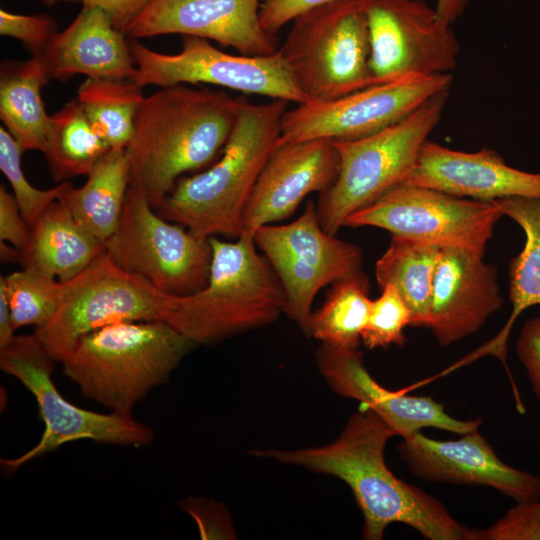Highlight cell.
Returning a JSON list of instances; mask_svg holds the SVG:
<instances>
[{
  "label": "cell",
  "instance_id": "5b68a950",
  "mask_svg": "<svg viewBox=\"0 0 540 540\" xmlns=\"http://www.w3.org/2000/svg\"><path fill=\"white\" fill-rule=\"evenodd\" d=\"M194 346L164 321L119 322L85 335L61 363L84 397L131 414Z\"/></svg>",
  "mask_w": 540,
  "mask_h": 540
},
{
  "label": "cell",
  "instance_id": "7a4b0ae2",
  "mask_svg": "<svg viewBox=\"0 0 540 540\" xmlns=\"http://www.w3.org/2000/svg\"><path fill=\"white\" fill-rule=\"evenodd\" d=\"M242 100L187 84L145 97L126 148L129 186L160 208L184 174L207 168L221 154Z\"/></svg>",
  "mask_w": 540,
  "mask_h": 540
},
{
  "label": "cell",
  "instance_id": "ab89813d",
  "mask_svg": "<svg viewBox=\"0 0 540 540\" xmlns=\"http://www.w3.org/2000/svg\"><path fill=\"white\" fill-rule=\"evenodd\" d=\"M14 332L7 294L0 285V349L13 341L16 336Z\"/></svg>",
  "mask_w": 540,
  "mask_h": 540
},
{
  "label": "cell",
  "instance_id": "cb8c5ba5",
  "mask_svg": "<svg viewBox=\"0 0 540 540\" xmlns=\"http://www.w3.org/2000/svg\"><path fill=\"white\" fill-rule=\"evenodd\" d=\"M48 81L41 55L1 64L0 119L23 152L44 148L50 115L41 89Z\"/></svg>",
  "mask_w": 540,
  "mask_h": 540
},
{
  "label": "cell",
  "instance_id": "4316f807",
  "mask_svg": "<svg viewBox=\"0 0 540 540\" xmlns=\"http://www.w3.org/2000/svg\"><path fill=\"white\" fill-rule=\"evenodd\" d=\"M441 247L392 236L388 248L375 264L380 288L393 286L411 312V326L430 322L432 286Z\"/></svg>",
  "mask_w": 540,
  "mask_h": 540
},
{
  "label": "cell",
  "instance_id": "603a6c76",
  "mask_svg": "<svg viewBox=\"0 0 540 540\" xmlns=\"http://www.w3.org/2000/svg\"><path fill=\"white\" fill-rule=\"evenodd\" d=\"M31 230L22 266L36 268L60 282L77 275L105 252V243L84 228L61 199L43 212Z\"/></svg>",
  "mask_w": 540,
  "mask_h": 540
},
{
  "label": "cell",
  "instance_id": "5bb4252c",
  "mask_svg": "<svg viewBox=\"0 0 540 540\" xmlns=\"http://www.w3.org/2000/svg\"><path fill=\"white\" fill-rule=\"evenodd\" d=\"M452 82L450 73L409 76L332 101L298 104L284 113L278 144L368 136L402 120L431 97L449 91Z\"/></svg>",
  "mask_w": 540,
  "mask_h": 540
},
{
  "label": "cell",
  "instance_id": "f1b7e54d",
  "mask_svg": "<svg viewBox=\"0 0 540 540\" xmlns=\"http://www.w3.org/2000/svg\"><path fill=\"white\" fill-rule=\"evenodd\" d=\"M142 87L131 80L87 78L77 101L110 149H126L132 139Z\"/></svg>",
  "mask_w": 540,
  "mask_h": 540
},
{
  "label": "cell",
  "instance_id": "836d02e7",
  "mask_svg": "<svg viewBox=\"0 0 540 540\" xmlns=\"http://www.w3.org/2000/svg\"><path fill=\"white\" fill-rule=\"evenodd\" d=\"M58 33L54 18L0 9V34L21 41L32 55L42 54Z\"/></svg>",
  "mask_w": 540,
  "mask_h": 540
},
{
  "label": "cell",
  "instance_id": "8d00e7d4",
  "mask_svg": "<svg viewBox=\"0 0 540 540\" xmlns=\"http://www.w3.org/2000/svg\"><path fill=\"white\" fill-rule=\"evenodd\" d=\"M516 352L540 404V316L524 323L517 339Z\"/></svg>",
  "mask_w": 540,
  "mask_h": 540
},
{
  "label": "cell",
  "instance_id": "8992f818",
  "mask_svg": "<svg viewBox=\"0 0 540 540\" xmlns=\"http://www.w3.org/2000/svg\"><path fill=\"white\" fill-rule=\"evenodd\" d=\"M447 96L448 91L431 97L402 120L368 136L332 140L339 170L316 206L327 233L336 235L351 214L407 181L421 147L440 121Z\"/></svg>",
  "mask_w": 540,
  "mask_h": 540
},
{
  "label": "cell",
  "instance_id": "83f0119b",
  "mask_svg": "<svg viewBox=\"0 0 540 540\" xmlns=\"http://www.w3.org/2000/svg\"><path fill=\"white\" fill-rule=\"evenodd\" d=\"M109 150L77 99L50 115L42 153L55 181L88 176Z\"/></svg>",
  "mask_w": 540,
  "mask_h": 540
},
{
  "label": "cell",
  "instance_id": "277c9868",
  "mask_svg": "<svg viewBox=\"0 0 540 540\" xmlns=\"http://www.w3.org/2000/svg\"><path fill=\"white\" fill-rule=\"evenodd\" d=\"M209 278L199 291L175 296L165 322L194 345L223 340L274 322L284 313L285 294L252 232L235 242L210 237Z\"/></svg>",
  "mask_w": 540,
  "mask_h": 540
},
{
  "label": "cell",
  "instance_id": "7c38bea8",
  "mask_svg": "<svg viewBox=\"0 0 540 540\" xmlns=\"http://www.w3.org/2000/svg\"><path fill=\"white\" fill-rule=\"evenodd\" d=\"M502 215L495 201H477L401 183L351 214L344 226L378 227L392 236L484 255Z\"/></svg>",
  "mask_w": 540,
  "mask_h": 540
},
{
  "label": "cell",
  "instance_id": "f546056e",
  "mask_svg": "<svg viewBox=\"0 0 540 540\" xmlns=\"http://www.w3.org/2000/svg\"><path fill=\"white\" fill-rule=\"evenodd\" d=\"M362 271L332 284L325 301L312 312L310 334L323 344L358 349L372 300Z\"/></svg>",
  "mask_w": 540,
  "mask_h": 540
},
{
  "label": "cell",
  "instance_id": "ee69618b",
  "mask_svg": "<svg viewBox=\"0 0 540 540\" xmlns=\"http://www.w3.org/2000/svg\"><path fill=\"white\" fill-rule=\"evenodd\" d=\"M41 3H43L44 5L46 6H53V5H56L58 3H62V2H77V1H81V0H39Z\"/></svg>",
  "mask_w": 540,
  "mask_h": 540
},
{
  "label": "cell",
  "instance_id": "d4e9b609",
  "mask_svg": "<svg viewBox=\"0 0 540 540\" xmlns=\"http://www.w3.org/2000/svg\"><path fill=\"white\" fill-rule=\"evenodd\" d=\"M495 202L503 215L522 228L525 243L509 265L512 304L509 320L497 337L474 353V357L492 354L505 362L507 339L516 318L527 308L540 305V198L510 197Z\"/></svg>",
  "mask_w": 540,
  "mask_h": 540
},
{
  "label": "cell",
  "instance_id": "484cf974",
  "mask_svg": "<svg viewBox=\"0 0 540 540\" xmlns=\"http://www.w3.org/2000/svg\"><path fill=\"white\" fill-rule=\"evenodd\" d=\"M129 188L126 149H110L79 188L70 186L60 198L75 219L103 241L119 223Z\"/></svg>",
  "mask_w": 540,
  "mask_h": 540
},
{
  "label": "cell",
  "instance_id": "b9f144b4",
  "mask_svg": "<svg viewBox=\"0 0 540 540\" xmlns=\"http://www.w3.org/2000/svg\"><path fill=\"white\" fill-rule=\"evenodd\" d=\"M0 257L2 263H23L22 253L14 246H9L7 242L0 241Z\"/></svg>",
  "mask_w": 540,
  "mask_h": 540
},
{
  "label": "cell",
  "instance_id": "44dd1931",
  "mask_svg": "<svg viewBox=\"0 0 540 540\" xmlns=\"http://www.w3.org/2000/svg\"><path fill=\"white\" fill-rule=\"evenodd\" d=\"M483 202L540 198V173L509 166L495 150H452L426 140L406 182Z\"/></svg>",
  "mask_w": 540,
  "mask_h": 540
},
{
  "label": "cell",
  "instance_id": "74e56055",
  "mask_svg": "<svg viewBox=\"0 0 540 540\" xmlns=\"http://www.w3.org/2000/svg\"><path fill=\"white\" fill-rule=\"evenodd\" d=\"M335 0H262L260 21L264 30L275 34L297 16Z\"/></svg>",
  "mask_w": 540,
  "mask_h": 540
},
{
  "label": "cell",
  "instance_id": "9a60e30c",
  "mask_svg": "<svg viewBox=\"0 0 540 540\" xmlns=\"http://www.w3.org/2000/svg\"><path fill=\"white\" fill-rule=\"evenodd\" d=\"M366 16L373 85L455 69L459 43L423 0H361Z\"/></svg>",
  "mask_w": 540,
  "mask_h": 540
},
{
  "label": "cell",
  "instance_id": "d6986e66",
  "mask_svg": "<svg viewBox=\"0 0 540 540\" xmlns=\"http://www.w3.org/2000/svg\"><path fill=\"white\" fill-rule=\"evenodd\" d=\"M317 364L335 393L371 408L402 438L426 427L463 435L477 431L481 425L480 419L452 417L432 397L410 396L384 388L367 371L358 349L322 344L317 351Z\"/></svg>",
  "mask_w": 540,
  "mask_h": 540
},
{
  "label": "cell",
  "instance_id": "2e32d148",
  "mask_svg": "<svg viewBox=\"0 0 540 540\" xmlns=\"http://www.w3.org/2000/svg\"><path fill=\"white\" fill-rule=\"evenodd\" d=\"M262 0H151L125 29L126 37L194 36L232 47L242 55L275 53L277 40L261 25Z\"/></svg>",
  "mask_w": 540,
  "mask_h": 540
},
{
  "label": "cell",
  "instance_id": "4dcf8cb0",
  "mask_svg": "<svg viewBox=\"0 0 540 540\" xmlns=\"http://www.w3.org/2000/svg\"><path fill=\"white\" fill-rule=\"evenodd\" d=\"M0 285L9 301L15 331L26 325L47 324L57 310L61 282L33 267L1 276Z\"/></svg>",
  "mask_w": 540,
  "mask_h": 540
},
{
  "label": "cell",
  "instance_id": "ac0fdd59",
  "mask_svg": "<svg viewBox=\"0 0 540 540\" xmlns=\"http://www.w3.org/2000/svg\"><path fill=\"white\" fill-rule=\"evenodd\" d=\"M338 170L339 156L332 140L277 144L246 206L244 231L254 233L263 225L288 218L306 196L328 189Z\"/></svg>",
  "mask_w": 540,
  "mask_h": 540
},
{
  "label": "cell",
  "instance_id": "7402d4cb",
  "mask_svg": "<svg viewBox=\"0 0 540 540\" xmlns=\"http://www.w3.org/2000/svg\"><path fill=\"white\" fill-rule=\"evenodd\" d=\"M125 38L102 10L82 7L40 54L49 80L66 81L82 74L91 79L133 81L137 69Z\"/></svg>",
  "mask_w": 540,
  "mask_h": 540
},
{
  "label": "cell",
  "instance_id": "9c48e42d",
  "mask_svg": "<svg viewBox=\"0 0 540 540\" xmlns=\"http://www.w3.org/2000/svg\"><path fill=\"white\" fill-rule=\"evenodd\" d=\"M54 362L35 333L15 336L9 345L0 349L1 369L31 392L45 426L32 449L14 459H1L5 469L15 471L32 459L78 440L134 447L148 445L153 440V430L135 420L132 414L116 411L102 414L69 402L52 380Z\"/></svg>",
  "mask_w": 540,
  "mask_h": 540
},
{
  "label": "cell",
  "instance_id": "4fadbf2b",
  "mask_svg": "<svg viewBox=\"0 0 540 540\" xmlns=\"http://www.w3.org/2000/svg\"><path fill=\"white\" fill-rule=\"evenodd\" d=\"M137 73L134 82L161 88L179 84H212L245 94L307 102L279 49L267 56L225 53L209 40L183 36L176 54L154 51L137 40L130 43Z\"/></svg>",
  "mask_w": 540,
  "mask_h": 540
},
{
  "label": "cell",
  "instance_id": "3957f363",
  "mask_svg": "<svg viewBox=\"0 0 540 540\" xmlns=\"http://www.w3.org/2000/svg\"><path fill=\"white\" fill-rule=\"evenodd\" d=\"M288 101L252 104L244 98L220 157L181 177L157 212L201 238L239 237L254 186L278 144Z\"/></svg>",
  "mask_w": 540,
  "mask_h": 540
},
{
  "label": "cell",
  "instance_id": "ba28073f",
  "mask_svg": "<svg viewBox=\"0 0 540 540\" xmlns=\"http://www.w3.org/2000/svg\"><path fill=\"white\" fill-rule=\"evenodd\" d=\"M173 297L122 269L104 252L77 275L61 282L56 312L34 333L47 353L62 362L81 338L107 325L165 322Z\"/></svg>",
  "mask_w": 540,
  "mask_h": 540
},
{
  "label": "cell",
  "instance_id": "d590c367",
  "mask_svg": "<svg viewBox=\"0 0 540 540\" xmlns=\"http://www.w3.org/2000/svg\"><path fill=\"white\" fill-rule=\"evenodd\" d=\"M31 239V227L25 221L14 195L1 185L0 241L10 243L24 256L29 250Z\"/></svg>",
  "mask_w": 540,
  "mask_h": 540
},
{
  "label": "cell",
  "instance_id": "60d3db41",
  "mask_svg": "<svg viewBox=\"0 0 540 540\" xmlns=\"http://www.w3.org/2000/svg\"><path fill=\"white\" fill-rule=\"evenodd\" d=\"M470 0H437L435 11L438 18L451 26L465 12Z\"/></svg>",
  "mask_w": 540,
  "mask_h": 540
},
{
  "label": "cell",
  "instance_id": "7bdbcfd3",
  "mask_svg": "<svg viewBox=\"0 0 540 540\" xmlns=\"http://www.w3.org/2000/svg\"><path fill=\"white\" fill-rule=\"evenodd\" d=\"M531 513L540 520V500L533 503H528Z\"/></svg>",
  "mask_w": 540,
  "mask_h": 540
},
{
  "label": "cell",
  "instance_id": "8fae6325",
  "mask_svg": "<svg viewBox=\"0 0 540 540\" xmlns=\"http://www.w3.org/2000/svg\"><path fill=\"white\" fill-rule=\"evenodd\" d=\"M253 236L281 283L284 313L309 335L316 295L325 286L361 271V249L327 233L312 201L294 221L263 225Z\"/></svg>",
  "mask_w": 540,
  "mask_h": 540
},
{
  "label": "cell",
  "instance_id": "d6a6232c",
  "mask_svg": "<svg viewBox=\"0 0 540 540\" xmlns=\"http://www.w3.org/2000/svg\"><path fill=\"white\" fill-rule=\"evenodd\" d=\"M381 295L372 300L361 342L368 349L386 348L405 343L404 329L411 326V312L393 286L381 288Z\"/></svg>",
  "mask_w": 540,
  "mask_h": 540
},
{
  "label": "cell",
  "instance_id": "52a82bcc",
  "mask_svg": "<svg viewBox=\"0 0 540 540\" xmlns=\"http://www.w3.org/2000/svg\"><path fill=\"white\" fill-rule=\"evenodd\" d=\"M279 51L307 102L332 101L373 85L361 0H335L300 14Z\"/></svg>",
  "mask_w": 540,
  "mask_h": 540
},
{
  "label": "cell",
  "instance_id": "1f68e13d",
  "mask_svg": "<svg viewBox=\"0 0 540 540\" xmlns=\"http://www.w3.org/2000/svg\"><path fill=\"white\" fill-rule=\"evenodd\" d=\"M23 151L5 127H0V169L9 181L19 209L32 227L43 212L72 186L64 181L47 190L35 188L26 179L21 166Z\"/></svg>",
  "mask_w": 540,
  "mask_h": 540
},
{
  "label": "cell",
  "instance_id": "e575fe53",
  "mask_svg": "<svg viewBox=\"0 0 540 540\" xmlns=\"http://www.w3.org/2000/svg\"><path fill=\"white\" fill-rule=\"evenodd\" d=\"M475 540H540V520L528 503H516L487 529H475Z\"/></svg>",
  "mask_w": 540,
  "mask_h": 540
},
{
  "label": "cell",
  "instance_id": "ffe728a7",
  "mask_svg": "<svg viewBox=\"0 0 540 540\" xmlns=\"http://www.w3.org/2000/svg\"><path fill=\"white\" fill-rule=\"evenodd\" d=\"M502 304L497 270L484 262L483 255L441 247L428 326L441 346L477 332Z\"/></svg>",
  "mask_w": 540,
  "mask_h": 540
},
{
  "label": "cell",
  "instance_id": "30bf717a",
  "mask_svg": "<svg viewBox=\"0 0 540 540\" xmlns=\"http://www.w3.org/2000/svg\"><path fill=\"white\" fill-rule=\"evenodd\" d=\"M105 252L122 269L175 296L201 290L212 260L209 238L165 219L131 186Z\"/></svg>",
  "mask_w": 540,
  "mask_h": 540
},
{
  "label": "cell",
  "instance_id": "6da1fadb",
  "mask_svg": "<svg viewBox=\"0 0 540 540\" xmlns=\"http://www.w3.org/2000/svg\"><path fill=\"white\" fill-rule=\"evenodd\" d=\"M395 435L386 421L365 405L328 445L251 453L344 481L363 514L364 539L380 540L387 526L398 522L429 540H475V529L462 525L439 500L396 477L387 467L385 446Z\"/></svg>",
  "mask_w": 540,
  "mask_h": 540
},
{
  "label": "cell",
  "instance_id": "e0dca14e",
  "mask_svg": "<svg viewBox=\"0 0 540 540\" xmlns=\"http://www.w3.org/2000/svg\"><path fill=\"white\" fill-rule=\"evenodd\" d=\"M398 451L412 473L426 481L488 486L516 503L540 500V476L503 462L478 430L447 441L419 431L403 438Z\"/></svg>",
  "mask_w": 540,
  "mask_h": 540
},
{
  "label": "cell",
  "instance_id": "f35d334b",
  "mask_svg": "<svg viewBox=\"0 0 540 540\" xmlns=\"http://www.w3.org/2000/svg\"><path fill=\"white\" fill-rule=\"evenodd\" d=\"M81 2L83 7H96L102 10L112 24L124 33L151 0H81Z\"/></svg>",
  "mask_w": 540,
  "mask_h": 540
}]
</instances>
